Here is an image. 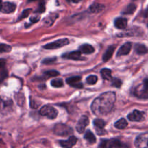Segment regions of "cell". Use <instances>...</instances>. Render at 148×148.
<instances>
[{
	"label": "cell",
	"instance_id": "1",
	"mask_svg": "<svg viewBox=\"0 0 148 148\" xmlns=\"http://www.w3.org/2000/svg\"><path fill=\"white\" fill-rule=\"evenodd\" d=\"M116 101L114 92H106L95 98L91 105V110L95 115L103 116L111 112Z\"/></svg>",
	"mask_w": 148,
	"mask_h": 148
},
{
	"label": "cell",
	"instance_id": "2",
	"mask_svg": "<svg viewBox=\"0 0 148 148\" xmlns=\"http://www.w3.org/2000/svg\"><path fill=\"white\" fill-rule=\"evenodd\" d=\"M134 95L142 99L148 98V78L144 79L141 86L137 87L134 90Z\"/></svg>",
	"mask_w": 148,
	"mask_h": 148
},
{
	"label": "cell",
	"instance_id": "3",
	"mask_svg": "<svg viewBox=\"0 0 148 148\" xmlns=\"http://www.w3.org/2000/svg\"><path fill=\"white\" fill-rule=\"evenodd\" d=\"M53 132L54 134L59 136H69L72 134L73 130L69 126H66L65 124H56L53 127Z\"/></svg>",
	"mask_w": 148,
	"mask_h": 148
},
{
	"label": "cell",
	"instance_id": "4",
	"mask_svg": "<svg viewBox=\"0 0 148 148\" xmlns=\"http://www.w3.org/2000/svg\"><path fill=\"white\" fill-rule=\"evenodd\" d=\"M40 115L46 116L50 119H54L58 115V111L53 106L49 105L44 106L40 110Z\"/></svg>",
	"mask_w": 148,
	"mask_h": 148
},
{
	"label": "cell",
	"instance_id": "5",
	"mask_svg": "<svg viewBox=\"0 0 148 148\" xmlns=\"http://www.w3.org/2000/svg\"><path fill=\"white\" fill-rule=\"evenodd\" d=\"M13 103L10 99H4L0 97V113L6 114L12 110Z\"/></svg>",
	"mask_w": 148,
	"mask_h": 148
},
{
	"label": "cell",
	"instance_id": "6",
	"mask_svg": "<svg viewBox=\"0 0 148 148\" xmlns=\"http://www.w3.org/2000/svg\"><path fill=\"white\" fill-rule=\"evenodd\" d=\"M134 145L137 147L148 148V132L143 133L137 136Z\"/></svg>",
	"mask_w": 148,
	"mask_h": 148
},
{
	"label": "cell",
	"instance_id": "7",
	"mask_svg": "<svg viewBox=\"0 0 148 148\" xmlns=\"http://www.w3.org/2000/svg\"><path fill=\"white\" fill-rule=\"evenodd\" d=\"M69 43V41L67 38H62L56 40V41L48 43L46 46H43V48L46 49H51V50H53V49H59L61 47H63V46L67 45Z\"/></svg>",
	"mask_w": 148,
	"mask_h": 148
},
{
	"label": "cell",
	"instance_id": "8",
	"mask_svg": "<svg viewBox=\"0 0 148 148\" xmlns=\"http://www.w3.org/2000/svg\"><path fill=\"white\" fill-rule=\"evenodd\" d=\"M99 147H121L122 144L121 142L118 140H101Z\"/></svg>",
	"mask_w": 148,
	"mask_h": 148
},
{
	"label": "cell",
	"instance_id": "9",
	"mask_svg": "<svg viewBox=\"0 0 148 148\" xmlns=\"http://www.w3.org/2000/svg\"><path fill=\"white\" fill-rule=\"evenodd\" d=\"M15 9L16 4L12 2H9V1L2 2L0 5V12L2 13H5V14L13 12Z\"/></svg>",
	"mask_w": 148,
	"mask_h": 148
},
{
	"label": "cell",
	"instance_id": "10",
	"mask_svg": "<svg viewBox=\"0 0 148 148\" xmlns=\"http://www.w3.org/2000/svg\"><path fill=\"white\" fill-rule=\"evenodd\" d=\"M128 119L131 121H142L145 119V113L134 110L128 115Z\"/></svg>",
	"mask_w": 148,
	"mask_h": 148
},
{
	"label": "cell",
	"instance_id": "11",
	"mask_svg": "<svg viewBox=\"0 0 148 148\" xmlns=\"http://www.w3.org/2000/svg\"><path fill=\"white\" fill-rule=\"evenodd\" d=\"M88 124H89V119H88V117L86 116H82L79 119V121H78L77 124L76 126L77 131L79 133H83Z\"/></svg>",
	"mask_w": 148,
	"mask_h": 148
},
{
	"label": "cell",
	"instance_id": "12",
	"mask_svg": "<svg viewBox=\"0 0 148 148\" xmlns=\"http://www.w3.org/2000/svg\"><path fill=\"white\" fill-rule=\"evenodd\" d=\"M93 124L95 130H96L97 133L98 134L103 135V134H106V132L104 130V127L106 126V122L103 120L100 119H96L94 120Z\"/></svg>",
	"mask_w": 148,
	"mask_h": 148
},
{
	"label": "cell",
	"instance_id": "13",
	"mask_svg": "<svg viewBox=\"0 0 148 148\" xmlns=\"http://www.w3.org/2000/svg\"><path fill=\"white\" fill-rule=\"evenodd\" d=\"M8 77V70L6 67V60L0 59V83Z\"/></svg>",
	"mask_w": 148,
	"mask_h": 148
},
{
	"label": "cell",
	"instance_id": "14",
	"mask_svg": "<svg viewBox=\"0 0 148 148\" xmlns=\"http://www.w3.org/2000/svg\"><path fill=\"white\" fill-rule=\"evenodd\" d=\"M81 77L79 76H75L66 79V83L69 84L70 86L75 88H82L83 87L82 84L80 82Z\"/></svg>",
	"mask_w": 148,
	"mask_h": 148
},
{
	"label": "cell",
	"instance_id": "15",
	"mask_svg": "<svg viewBox=\"0 0 148 148\" xmlns=\"http://www.w3.org/2000/svg\"><path fill=\"white\" fill-rule=\"evenodd\" d=\"M143 33V30L140 27H132L127 31L123 32L122 34H120L119 36H141Z\"/></svg>",
	"mask_w": 148,
	"mask_h": 148
},
{
	"label": "cell",
	"instance_id": "16",
	"mask_svg": "<svg viewBox=\"0 0 148 148\" xmlns=\"http://www.w3.org/2000/svg\"><path fill=\"white\" fill-rule=\"evenodd\" d=\"M77 139L75 136H72L67 140H60L59 144L63 147H72L76 144Z\"/></svg>",
	"mask_w": 148,
	"mask_h": 148
},
{
	"label": "cell",
	"instance_id": "17",
	"mask_svg": "<svg viewBox=\"0 0 148 148\" xmlns=\"http://www.w3.org/2000/svg\"><path fill=\"white\" fill-rule=\"evenodd\" d=\"M132 49V43L128 42V43H126L121 46L119 49V50L117 52V56H124V55H127L130 53V52L131 51Z\"/></svg>",
	"mask_w": 148,
	"mask_h": 148
},
{
	"label": "cell",
	"instance_id": "18",
	"mask_svg": "<svg viewBox=\"0 0 148 148\" xmlns=\"http://www.w3.org/2000/svg\"><path fill=\"white\" fill-rule=\"evenodd\" d=\"M81 52L79 51H72L69 53H66L62 55V57L68 59H72V60H81L82 56H81Z\"/></svg>",
	"mask_w": 148,
	"mask_h": 148
},
{
	"label": "cell",
	"instance_id": "19",
	"mask_svg": "<svg viewBox=\"0 0 148 148\" xmlns=\"http://www.w3.org/2000/svg\"><path fill=\"white\" fill-rule=\"evenodd\" d=\"M114 25L118 29H125L127 26V20L124 17H118L114 21Z\"/></svg>",
	"mask_w": 148,
	"mask_h": 148
},
{
	"label": "cell",
	"instance_id": "20",
	"mask_svg": "<svg viewBox=\"0 0 148 148\" xmlns=\"http://www.w3.org/2000/svg\"><path fill=\"white\" fill-rule=\"evenodd\" d=\"M79 51L82 53L85 54H90L95 51V49L93 46L90 44H83L79 47Z\"/></svg>",
	"mask_w": 148,
	"mask_h": 148
},
{
	"label": "cell",
	"instance_id": "21",
	"mask_svg": "<svg viewBox=\"0 0 148 148\" xmlns=\"http://www.w3.org/2000/svg\"><path fill=\"white\" fill-rule=\"evenodd\" d=\"M104 8H105V7L102 4H100V3H93L92 5L90 6L89 11L92 13H98L100 12L103 11Z\"/></svg>",
	"mask_w": 148,
	"mask_h": 148
},
{
	"label": "cell",
	"instance_id": "22",
	"mask_svg": "<svg viewBox=\"0 0 148 148\" xmlns=\"http://www.w3.org/2000/svg\"><path fill=\"white\" fill-rule=\"evenodd\" d=\"M114 50H115V46H109L108 49L106 50V51L105 53L103 54V61L106 62L108 60H109L111 58V56H112L113 53H114Z\"/></svg>",
	"mask_w": 148,
	"mask_h": 148
},
{
	"label": "cell",
	"instance_id": "23",
	"mask_svg": "<svg viewBox=\"0 0 148 148\" xmlns=\"http://www.w3.org/2000/svg\"><path fill=\"white\" fill-rule=\"evenodd\" d=\"M135 51L138 54L143 55L145 54L148 52V49L145 46L144 44L141 43H137L135 45Z\"/></svg>",
	"mask_w": 148,
	"mask_h": 148
},
{
	"label": "cell",
	"instance_id": "24",
	"mask_svg": "<svg viewBox=\"0 0 148 148\" xmlns=\"http://www.w3.org/2000/svg\"><path fill=\"white\" fill-rule=\"evenodd\" d=\"M127 125H128V123H127V120L124 118L120 119L114 124L115 127L118 130H124L127 127Z\"/></svg>",
	"mask_w": 148,
	"mask_h": 148
},
{
	"label": "cell",
	"instance_id": "25",
	"mask_svg": "<svg viewBox=\"0 0 148 148\" xmlns=\"http://www.w3.org/2000/svg\"><path fill=\"white\" fill-rule=\"evenodd\" d=\"M85 140H86L90 144H93L96 141V138H95V135L91 132L90 130H87L86 133L85 134V137H84Z\"/></svg>",
	"mask_w": 148,
	"mask_h": 148
},
{
	"label": "cell",
	"instance_id": "26",
	"mask_svg": "<svg viewBox=\"0 0 148 148\" xmlns=\"http://www.w3.org/2000/svg\"><path fill=\"white\" fill-rule=\"evenodd\" d=\"M136 9H137V5L135 4H133V3H131V4H129L127 7V8L122 12V14H132L135 12Z\"/></svg>",
	"mask_w": 148,
	"mask_h": 148
},
{
	"label": "cell",
	"instance_id": "27",
	"mask_svg": "<svg viewBox=\"0 0 148 148\" xmlns=\"http://www.w3.org/2000/svg\"><path fill=\"white\" fill-rule=\"evenodd\" d=\"M101 74L102 77L106 80H110L112 78V77H111V70L109 69H107V68L103 69L101 71Z\"/></svg>",
	"mask_w": 148,
	"mask_h": 148
},
{
	"label": "cell",
	"instance_id": "28",
	"mask_svg": "<svg viewBox=\"0 0 148 148\" xmlns=\"http://www.w3.org/2000/svg\"><path fill=\"white\" fill-rule=\"evenodd\" d=\"M57 17H58V14H54V15H53V14H50L47 18L45 19L44 24L46 25V26H48V27H49V26H51L52 24H53V22L55 21V20H56Z\"/></svg>",
	"mask_w": 148,
	"mask_h": 148
},
{
	"label": "cell",
	"instance_id": "29",
	"mask_svg": "<svg viewBox=\"0 0 148 148\" xmlns=\"http://www.w3.org/2000/svg\"><path fill=\"white\" fill-rule=\"evenodd\" d=\"M51 85L54 88H61L64 85V82L61 78H58V79H54L51 80Z\"/></svg>",
	"mask_w": 148,
	"mask_h": 148
},
{
	"label": "cell",
	"instance_id": "30",
	"mask_svg": "<svg viewBox=\"0 0 148 148\" xmlns=\"http://www.w3.org/2000/svg\"><path fill=\"white\" fill-rule=\"evenodd\" d=\"M59 75V72L56 70H49L47 71L44 73V79H48L49 77H56Z\"/></svg>",
	"mask_w": 148,
	"mask_h": 148
},
{
	"label": "cell",
	"instance_id": "31",
	"mask_svg": "<svg viewBox=\"0 0 148 148\" xmlns=\"http://www.w3.org/2000/svg\"><path fill=\"white\" fill-rule=\"evenodd\" d=\"M12 50V46L5 43H0V53L10 52Z\"/></svg>",
	"mask_w": 148,
	"mask_h": 148
},
{
	"label": "cell",
	"instance_id": "32",
	"mask_svg": "<svg viewBox=\"0 0 148 148\" xmlns=\"http://www.w3.org/2000/svg\"><path fill=\"white\" fill-rule=\"evenodd\" d=\"M87 83L90 85H95L98 81V77L95 75H90L88 77H87Z\"/></svg>",
	"mask_w": 148,
	"mask_h": 148
},
{
	"label": "cell",
	"instance_id": "33",
	"mask_svg": "<svg viewBox=\"0 0 148 148\" xmlns=\"http://www.w3.org/2000/svg\"><path fill=\"white\" fill-rule=\"evenodd\" d=\"M30 12H31V9H26V10H25L23 12L21 15H20V17L18 18V20H22V19H24L25 18V17H27V16L30 14Z\"/></svg>",
	"mask_w": 148,
	"mask_h": 148
},
{
	"label": "cell",
	"instance_id": "34",
	"mask_svg": "<svg viewBox=\"0 0 148 148\" xmlns=\"http://www.w3.org/2000/svg\"><path fill=\"white\" fill-rule=\"evenodd\" d=\"M112 85L114 87H116V88H120L121 85V81L119 79H114L112 80Z\"/></svg>",
	"mask_w": 148,
	"mask_h": 148
},
{
	"label": "cell",
	"instance_id": "35",
	"mask_svg": "<svg viewBox=\"0 0 148 148\" xmlns=\"http://www.w3.org/2000/svg\"><path fill=\"white\" fill-rule=\"evenodd\" d=\"M45 10V7H44V4L42 1L40 4H39V7L38 8V10H36V12H43Z\"/></svg>",
	"mask_w": 148,
	"mask_h": 148
},
{
	"label": "cell",
	"instance_id": "36",
	"mask_svg": "<svg viewBox=\"0 0 148 148\" xmlns=\"http://www.w3.org/2000/svg\"><path fill=\"white\" fill-rule=\"evenodd\" d=\"M56 60V58H49V59H46L43 61V64H51L53 63Z\"/></svg>",
	"mask_w": 148,
	"mask_h": 148
},
{
	"label": "cell",
	"instance_id": "37",
	"mask_svg": "<svg viewBox=\"0 0 148 148\" xmlns=\"http://www.w3.org/2000/svg\"><path fill=\"white\" fill-rule=\"evenodd\" d=\"M39 20H40V17L39 16H35L34 17H31L30 18V21L32 23H37Z\"/></svg>",
	"mask_w": 148,
	"mask_h": 148
},
{
	"label": "cell",
	"instance_id": "38",
	"mask_svg": "<svg viewBox=\"0 0 148 148\" xmlns=\"http://www.w3.org/2000/svg\"><path fill=\"white\" fill-rule=\"evenodd\" d=\"M69 1H72V2H73V3H78V2H79L81 0H69Z\"/></svg>",
	"mask_w": 148,
	"mask_h": 148
},
{
	"label": "cell",
	"instance_id": "39",
	"mask_svg": "<svg viewBox=\"0 0 148 148\" xmlns=\"http://www.w3.org/2000/svg\"><path fill=\"white\" fill-rule=\"evenodd\" d=\"M36 1V0H27L28 2H30V1Z\"/></svg>",
	"mask_w": 148,
	"mask_h": 148
},
{
	"label": "cell",
	"instance_id": "40",
	"mask_svg": "<svg viewBox=\"0 0 148 148\" xmlns=\"http://www.w3.org/2000/svg\"><path fill=\"white\" fill-rule=\"evenodd\" d=\"M147 27H148V23H147Z\"/></svg>",
	"mask_w": 148,
	"mask_h": 148
},
{
	"label": "cell",
	"instance_id": "41",
	"mask_svg": "<svg viewBox=\"0 0 148 148\" xmlns=\"http://www.w3.org/2000/svg\"><path fill=\"white\" fill-rule=\"evenodd\" d=\"M133 1H135V0H133Z\"/></svg>",
	"mask_w": 148,
	"mask_h": 148
}]
</instances>
